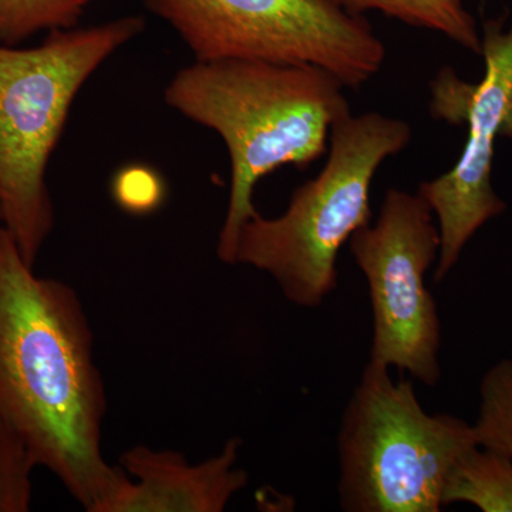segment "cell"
<instances>
[{
  "label": "cell",
  "instance_id": "12",
  "mask_svg": "<svg viewBox=\"0 0 512 512\" xmlns=\"http://www.w3.org/2000/svg\"><path fill=\"white\" fill-rule=\"evenodd\" d=\"M99 0H0V46L18 47L30 37L80 25Z\"/></svg>",
  "mask_w": 512,
  "mask_h": 512
},
{
  "label": "cell",
  "instance_id": "9",
  "mask_svg": "<svg viewBox=\"0 0 512 512\" xmlns=\"http://www.w3.org/2000/svg\"><path fill=\"white\" fill-rule=\"evenodd\" d=\"M241 439L232 437L217 456L192 464L174 450L134 446L121 454L123 480L99 512H221L248 485L237 467Z\"/></svg>",
  "mask_w": 512,
  "mask_h": 512
},
{
  "label": "cell",
  "instance_id": "14",
  "mask_svg": "<svg viewBox=\"0 0 512 512\" xmlns=\"http://www.w3.org/2000/svg\"><path fill=\"white\" fill-rule=\"evenodd\" d=\"M36 468L28 448L0 417V512H26L32 508Z\"/></svg>",
  "mask_w": 512,
  "mask_h": 512
},
{
  "label": "cell",
  "instance_id": "11",
  "mask_svg": "<svg viewBox=\"0 0 512 512\" xmlns=\"http://www.w3.org/2000/svg\"><path fill=\"white\" fill-rule=\"evenodd\" d=\"M464 503L483 512H512V460L490 448L467 450L448 474L443 507Z\"/></svg>",
  "mask_w": 512,
  "mask_h": 512
},
{
  "label": "cell",
  "instance_id": "1",
  "mask_svg": "<svg viewBox=\"0 0 512 512\" xmlns=\"http://www.w3.org/2000/svg\"><path fill=\"white\" fill-rule=\"evenodd\" d=\"M0 224V417L84 510L126 473L103 454L107 397L79 293L42 278Z\"/></svg>",
  "mask_w": 512,
  "mask_h": 512
},
{
  "label": "cell",
  "instance_id": "7",
  "mask_svg": "<svg viewBox=\"0 0 512 512\" xmlns=\"http://www.w3.org/2000/svg\"><path fill=\"white\" fill-rule=\"evenodd\" d=\"M373 316L370 362L433 387L441 376V323L426 274L440 252L433 211L419 194L390 188L379 217L349 239Z\"/></svg>",
  "mask_w": 512,
  "mask_h": 512
},
{
  "label": "cell",
  "instance_id": "3",
  "mask_svg": "<svg viewBox=\"0 0 512 512\" xmlns=\"http://www.w3.org/2000/svg\"><path fill=\"white\" fill-rule=\"evenodd\" d=\"M146 30L143 16L52 30L37 46H0V224L35 266L55 228L50 157L80 90Z\"/></svg>",
  "mask_w": 512,
  "mask_h": 512
},
{
  "label": "cell",
  "instance_id": "4",
  "mask_svg": "<svg viewBox=\"0 0 512 512\" xmlns=\"http://www.w3.org/2000/svg\"><path fill=\"white\" fill-rule=\"evenodd\" d=\"M412 134L406 121L375 111L338 121L318 177L293 191L284 214L265 218L258 212L242 227L235 265L271 276L293 305L318 308L338 288L340 249L372 222L377 170L409 146Z\"/></svg>",
  "mask_w": 512,
  "mask_h": 512
},
{
  "label": "cell",
  "instance_id": "15",
  "mask_svg": "<svg viewBox=\"0 0 512 512\" xmlns=\"http://www.w3.org/2000/svg\"><path fill=\"white\" fill-rule=\"evenodd\" d=\"M111 195L127 214H153L165 200V184L161 175L146 165H128L114 175Z\"/></svg>",
  "mask_w": 512,
  "mask_h": 512
},
{
  "label": "cell",
  "instance_id": "2",
  "mask_svg": "<svg viewBox=\"0 0 512 512\" xmlns=\"http://www.w3.org/2000/svg\"><path fill=\"white\" fill-rule=\"evenodd\" d=\"M342 82L306 63L225 59L194 62L174 74L164 100L227 146L231 187L217 256L235 265L241 229L258 214L259 180L285 165L305 170L328 150L330 131L349 116Z\"/></svg>",
  "mask_w": 512,
  "mask_h": 512
},
{
  "label": "cell",
  "instance_id": "6",
  "mask_svg": "<svg viewBox=\"0 0 512 512\" xmlns=\"http://www.w3.org/2000/svg\"><path fill=\"white\" fill-rule=\"evenodd\" d=\"M173 28L194 62L241 59L322 67L360 89L386 60L365 16L328 0H144Z\"/></svg>",
  "mask_w": 512,
  "mask_h": 512
},
{
  "label": "cell",
  "instance_id": "10",
  "mask_svg": "<svg viewBox=\"0 0 512 512\" xmlns=\"http://www.w3.org/2000/svg\"><path fill=\"white\" fill-rule=\"evenodd\" d=\"M332 5L363 16L380 12L412 28L440 33L468 52L481 55V33L466 0H328Z\"/></svg>",
  "mask_w": 512,
  "mask_h": 512
},
{
  "label": "cell",
  "instance_id": "5",
  "mask_svg": "<svg viewBox=\"0 0 512 512\" xmlns=\"http://www.w3.org/2000/svg\"><path fill=\"white\" fill-rule=\"evenodd\" d=\"M478 446L473 424L421 407L412 382L367 362L338 436L339 504L348 512H439L448 474Z\"/></svg>",
  "mask_w": 512,
  "mask_h": 512
},
{
  "label": "cell",
  "instance_id": "13",
  "mask_svg": "<svg viewBox=\"0 0 512 512\" xmlns=\"http://www.w3.org/2000/svg\"><path fill=\"white\" fill-rule=\"evenodd\" d=\"M473 423L478 444L512 460V359H503L484 373Z\"/></svg>",
  "mask_w": 512,
  "mask_h": 512
},
{
  "label": "cell",
  "instance_id": "8",
  "mask_svg": "<svg viewBox=\"0 0 512 512\" xmlns=\"http://www.w3.org/2000/svg\"><path fill=\"white\" fill-rule=\"evenodd\" d=\"M481 56V82L468 83L444 67L430 84L431 116L467 126L466 146L454 167L417 191L439 222L436 282L453 271L471 238L507 210L493 187V164L497 140L512 138V25L504 29L498 20L485 22Z\"/></svg>",
  "mask_w": 512,
  "mask_h": 512
}]
</instances>
